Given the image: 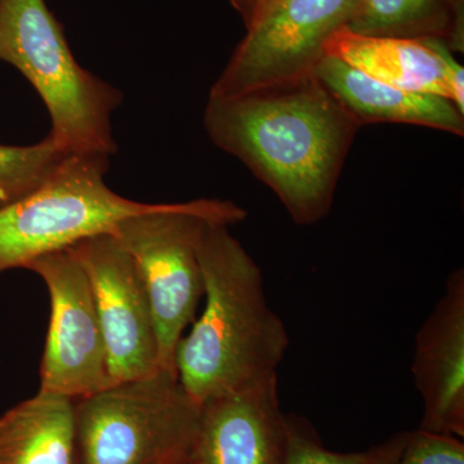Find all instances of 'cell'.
I'll return each instance as SVG.
<instances>
[{
  "instance_id": "obj_4",
  "label": "cell",
  "mask_w": 464,
  "mask_h": 464,
  "mask_svg": "<svg viewBox=\"0 0 464 464\" xmlns=\"http://www.w3.org/2000/svg\"><path fill=\"white\" fill-rule=\"evenodd\" d=\"M199 423L176 371L118 382L76 400V464L174 462L194 450Z\"/></svg>"
},
{
  "instance_id": "obj_19",
  "label": "cell",
  "mask_w": 464,
  "mask_h": 464,
  "mask_svg": "<svg viewBox=\"0 0 464 464\" xmlns=\"http://www.w3.org/2000/svg\"><path fill=\"white\" fill-rule=\"evenodd\" d=\"M277 0H230L232 7L240 14L244 25L249 27Z\"/></svg>"
},
{
  "instance_id": "obj_3",
  "label": "cell",
  "mask_w": 464,
  "mask_h": 464,
  "mask_svg": "<svg viewBox=\"0 0 464 464\" xmlns=\"http://www.w3.org/2000/svg\"><path fill=\"white\" fill-rule=\"evenodd\" d=\"M0 61L38 92L57 146L70 154L118 151L111 114L123 96L79 65L45 0H0Z\"/></svg>"
},
{
  "instance_id": "obj_5",
  "label": "cell",
  "mask_w": 464,
  "mask_h": 464,
  "mask_svg": "<svg viewBox=\"0 0 464 464\" xmlns=\"http://www.w3.org/2000/svg\"><path fill=\"white\" fill-rule=\"evenodd\" d=\"M246 217V210L232 201L199 199L161 204L124 219L112 232L133 258L148 292L161 368L176 371L174 351L204 298L200 246L207 225L231 226Z\"/></svg>"
},
{
  "instance_id": "obj_9",
  "label": "cell",
  "mask_w": 464,
  "mask_h": 464,
  "mask_svg": "<svg viewBox=\"0 0 464 464\" xmlns=\"http://www.w3.org/2000/svg\"><path fill=\"white\" fill-rule=\"evenodd\" d=\"M83 267L96 302L112 383L160 369L151 304L133 258L114 234L67 249Z\"/></svg>"
},
{
  "instance_id": "obj_13",
  "label": "cell",
  "mask_w": 464,
  "mask_h": 464,
  "mask_svg": "<svg viewBox=\"0 0 464 464\" xmlns=\"http://www.w3.org/2000/svg\"><path fill=\"white\" fill-rule=\"evenodd\" d=\"M315 74L359 123L413 124L463 136L464 114L445 97L400 90L324 56Z\"/></svg>"
},
{
  "instance_id": "obj_12",
  "label": "cell",
  "mask_w": 464,
  "mask_h": 464,
  "mask_svg": "<svg viewBox=\"0 0 464 464\" xmlns=\"http://www.w3.org/2000/svg\"><path fill=\"white\" fill-rule=\"evenodd\" d=\"M324 51L382 83L450 100L447 69L454 54L441 41L362 35L343 26Z\"/></svg>"
},
{
  "instance_id": "obj_18",
  "label": "cell",
  "mask_w": 464,
  "mask_h": 464,
  "mask_svg": "<svg viewBox=\"0 0 464 464\" xmlns=\"http://www.w3.org/2000/svg\"><path fill=\"white\" fill-rule=\"evenodd\" d=\"M396 464H464V444L457 436L418 429L408 432Z\"/></svg>"
},
{
  "instance_id": "obj_16",
  "label": "cell",
  "mask_w": 464,
  "mask_h": 464,
  "mask_svg": "<svg viewBox=\"0 0 464 464\" xmlns=\"http://www.w3.org/2000/svg\"><path fill=\"white\" fill-rule=\"evenodd\" d=\"M286 453L284 464H396L408 432L395 433L364 451L338 453L324 447L313 426L298 415H286Z\"/></svg>"
},
{
  "instance_id": "obj_15",
  "label": "cell",
  "mask_w": 464,
  "mask_h": 464,
  "mask_svg": "<svg viewBox=\"0 0 464 464\" xmlns=\"http://www.w3.org/2000/svg\"><path fill=\"white\" fill-rule=\"evenodd\" d=\"M348 29L372 36L436 39L464 51V0H359Z\"/></svg>"
},
{
  "instance_id": "obj_14",
  "label": "cell",
  "mask_w": 464,
  "mask_h": 464,
  "mask_svg": "<svg viewBox=\"0 0 464 464\" xmlns=\"http://www.w3.org/2000/svg\"><path fill=\"white\" fill-rule=\"evenodd\" d=\"M0 464H76L75 400L39 391L0 415Z\"/></svg>"
},
{
  "instance_id": "obj_8",
  "label": "cell",
  "mask_w": 464,
  "mask_h": 464,
  "mask_svg": "<svg viewBox=\"0 0 464 464\" xmlns=\"http://www.w3.org/2000/svg\"><path fill=\"white\" fill-rule=\"evenodd\" d=\"M51 298L41 365L42 392L81 400L112 384L96 302L83 267L69 250L33 261Z\"/></svg>"
},
{
  "instance_id": "obj_2",
  "label": "cell",
  "mask_w": 464,
  "mask_h": 464,
  "mask_svg": "<svg viewBox=\"0 0 464 464\" xmlns=\"http://www.w3.org/2000/svg\"><path fill=\"white\" fill-rule=\"evenodd\" d=\"M228 227L207 225L200 246L206 306L174 351L179 380L199 405L275 380L289 346L261 268Z\"/></svg>"
},
{
  "instance_id": "obj_11",
  "label": "cell",
  "mask_w": 464,
  "mask_h": 464,
  "mask_svg": "<svg viewBox=\"0 0 464 464\" xmlns=\"http://www.w3.org/2000/svg\"><path fill=\"white\" fill-rule=\"evenodd\" d=\"M286 436L275 378L204 401L194 456L200 464H284Z\"/></svg>"
},
{
  "instance_id": "obj_6",
  "label": "cell",
  "mask_w": 464,
  "mask_h": 464,
  "mask_svg": "<svg viewBox=\"0 0 464 464\" xmlns=\"http://www.w3.org/2000/svg\"><path fill=\"white\" fill-rule=\"evenodd\" d=\"M108 155L69 154L35 190L0 208V275L112 234L130 217L161 204L127 199L106 185Z\"/></svg>"
},
{
  "instance_id": "obj_10",
  "label": "cell",
  "mask_w": 464,
  "mask_h": 464,
  "mask_svg": "<svg viewBox=\"0 0 464 464\" xmlns=\"http://www.w3.org/2000/svg\"><path fill=\"white\" fill-rule=\"evenodd\" d=\"M415 386L423 399L420 429L464 436V271L449 275L442 297L415 337Z\"/></svg>"
},
{
  "instance_id": "obj_17",
  "label": "cell",
  "mask_w": 464,
  "mask_h": 464,
  "mask_svg": "<svg viewBox=\"0 0 464 464\" xmlns=\"http://www.w3.org/2000/svg\"><path fill=\"white\" fill-rule=\"evenodd\" d=\"M69 154L50 136L35 145H0V208L39 188Z\"/></svg>"
},
{
  "instance_id": "obj_20",
  "label": "cell",
  "mask_w": 464,
  "mask_h": 464,
  "mask_svg": "<svg viewBox=\"0 0 464 464\" xmlns=\"http://www.w3.org/2000/svg\"><path fill=\"white\" fill-rule=\"evenodd\" d=\"M168 464H200L198 462L197 458L194 456V450H192L191 454H188V456L181 458V459L174 460V462H170Z\"/></svg>"
},
{
  "instance_id": "obj_7",
  "label": "cell",
  "mask_w": 464,
  "mask_h": 464,
  "mask_svg": "<svg viewBox=\"0 0 464 464\" xmlns=\"http://www.w3.org/2000/svg\"><path fill=\"white\" fill-rule=\"evenodd\" d=\"M359 0H277L249 27L209 97L226 99L315 72L332 34Z\"/></svg>"
},
{
  "instance_id": "obj_1",
  "label": "cell",
  "mask_w": 464,
  "mask_h": 464,
  "mask_svg": "<svg viewBox=\"0 0 464 464\" xmlns=\"http://www.w3.org/2000/svg\"><path fill=\"white\" fill-rule=\"evenodd\" d=\"M204 127L243 161L295 224L331 212L348 151L362 127L315 72L237 97H209Z\"/></svg>"
}]
</instances>
